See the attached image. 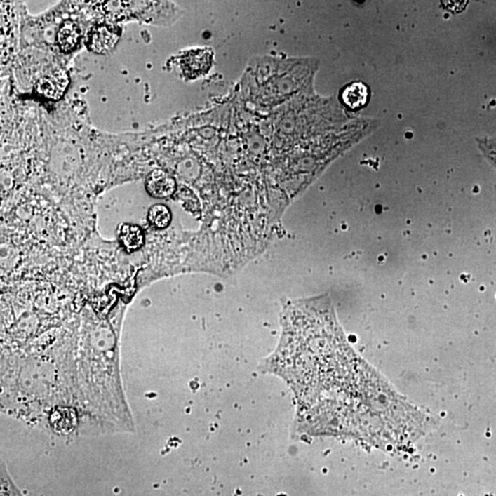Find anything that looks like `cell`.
Returning a JSON list of instances; mask_svg holds the SVG:
<instances>
[{"instance_id": "52a82bcc", "label": "cell", "mask_w": 496, "mask_h": 496, "mask_svg": "<svg viewBox=\"0 0 496 496\" xmlns=\"http://www.w3.org/2000/svg\"><path fill=\"white\" fill-rule=\"evenodd\" d=\"M342 100L349 109H356L366 105L369 91L363 83H352L344 88Z\"/></svg>"}, {"instance_id": "6da1fadb", "label": "cell", "mask_w": 496, "mask_h": 496, "mask_svg": "<svg viewBox=\"0 0 496 496\" xmlns=\"http://www.w3.org/2000/svg\"><path fill=\"white\" fill-rule=\"evenodd\" d=\"M213 53L210 48L189 50L181 56L180 67L189 79L206 75L213 65Z\"/></svg>"}, {"instance_id": "ba28073f", "label": "cell", "mask_w": 496, "mask_h": 496, "mask_svg": "<svg viewBox=\"0 0 496 496\" xmlns=\"http://www.w3.org/2000/svg\"><path fill=\"white\" fill-rule=\"evenodd\" d=\"M171 220L170 210L165 205H154L148 212V221L157 229H164L168 227L170 224Z\"/></svg>"}, {"instance_id": "3957f363", "label": "cell", "mask_w": 496, "mask_h": 496, "mask_svg": "<svg viewBox=\"0 0 496 496\" xmlns=\"http://www.w3.org/2000/svg\"><path fill=\"white\" fill-rule=\"evenodd\" d=\"M69 84V77L65 70H56L39 79L36 91L46 99L58 100L64 96Z\"/></svg>"}, {"instance_id": "277c9868", "label": "cell", "mask_w": 496, "mask_h": 496, "mask_svg": "<svg viewBox=\"0 0 496 496\" xmlns=\"http://www.w3.org/2000/svg\"><path fill=\"white\" fill-rule=\"evenodd\" d=\"M147 191L152 197L165 199L173 194L176 191V181L170 175L166 173L161 169H156L151 172L145 181Z\"/></svg>"}, {"instance_id": "7a4b0ae2", "label": "cell", "mask_w": 496, "mask_h": 496, "mask_svg": "<svg viewBox=\"0 0 496 496\" xmlns=\"http://www.w3.org/2000/svg\"><path fill=\"white\" fill-rule=\"evenodd\" d=\"M120 39V31L114 26L100 25L95 26L88 35V48L100 55H105L114 49Z\"/></svg>"}, {"instance_id": "8992f818", "label": "cell", "mask_w": 496, "mask_h": 496, "mask_svg": "<svg viewBox=\"0 0 496 496\" xmlns=\"http://www.w3.org/2000/svg\"><path fill=\"white\" fill-rule=\"evenodd\" d=\"M81 32L76 23L72 20H67L62 23L56 35V41L62 51L65 53L72 52L79 46Z\"/></svg>"}, {"instance_id": "5b68a950", "label": "cell", "mask_w": 496, "mask_h": 496, "mask_svg": "<svg viewBox=\"0 0 496 496\" xmlns=\"http://www.w3.org/2000/svg\"><path fill=\"white\" fill-rule=\"evenodd\" d=\"M119 240L128 253L139 250L144 246V232L138 225L124 224L119 227Z\"/></svg>"}]
</instances>
